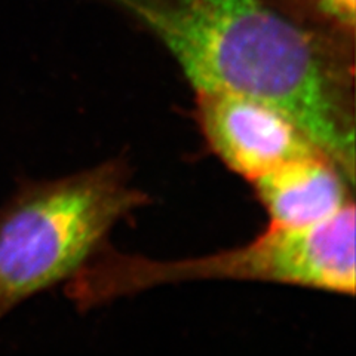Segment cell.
Returning a JSON list of instances; mask_svg holds the SVG:
<instances>
[{"label":"cell","mask_w":356,"mask_h":356,"mask_svg":"<svg viewBox=\"0 0 356 356\" xmlns=\"http://www.w3.org/2000/svg\"><path fill=\"white\" fill-rule=\"evenodd\" d=\"M168 49L195 92L280 108L355 184V40L264 0H110Z\"/></svg>","instance_id":"cell-1"},{"label":"cell","mask_w":356,"mask_h":356,"mask_svg":"<svg viewBox=\"0 0 356 356\" xmlns=\"http://www.w3.org/2000/svg\"><path fill=\"white\" fill-rule=\"evenodd\" d=\"M355 216L352 204L315 227L267 226L243 247L187 260L122 254L104 243L65 282V293L82 310L161 285L208 280L291 285L352 297L356 285Z\"/></svg>","instance_id":"cell-2"},{"label":"cell","mask_w":356,"mask_h":356,"mask_svg":"<svg viewBox=\"0 0 356 356\" xmlns=\"http://www.w3.org/2000/svg\"><path fill=\"white\" fill-rule=\"evenodd\" d=\"M146 204L122 159L22 186L0 208V319L29 297L69 281L110 230Z\"/></svg>","instance_id":"cell-3"},{"label":"cell","mask_w":356,"mask_h":356,"mask_svg":"<svg viewBox=\"0 0 356 356\" xmlns=\"http://www.w3.org/2000/svg\"><path fill=\"white\" fill-rule=\"evenodd\" d=\"M195 116L211 152L250 183L289 161L322 153L291 118L257 98L195 92Z\"/></svg>","instance_id":"cell-4"},{"label":"cell","mask_w":356,"mask_h":356,"mask_svg":"<svg viewBox=\"0 0 356 356\" xmlns=\"http://www.w3.org/2000/svg\"><path fill=\"white\" fill-rule=\"evenodd\" d=\"M251 184L272 227H315L353 204V184L322 153L289 161Z\"/></svg>","instance_id":"cell-5"},{"label":"cell","mask_w":356,"mask_h":356,"mask_svg":"<svg viewBox=\"0 0 356 356\" xmlns=\"http://www.w3.org/2000/svg\"><path fill=\"white\" fill-rule=\"evenodd\" d=\"M302 24L355 40V0H264Z\"/></svg>","instance_id":"cell-6"}]
</instances>
